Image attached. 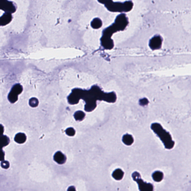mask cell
Returning a JSON list of instances; mask_svg holds the SVG:
<instances>
[{"label":"cell","mask_w":191,"mask_h":191,"mask_svg":"<svg viewBox=\"0 0 191 191\" xmlns=\"http://www.w3.org/2000/svg\"><path fill=\"white\" fill-rule=\"evenodd\" d=\"M26 137L25 134L19 133L16 135L15 141L18 143H23L26 141Z\"/></svg>","instance_id":"3"},{"label":"cell","mask_w":191,"mask_h":191,"mask_svg":"<svg viewBox=\"0 0 191 191\" xmlns=\"http://www.w3.org/2000/svg\"><path fill=\"white\" fill-rule=\"evenodd\" d=\"M162 42V40L160 36L155 37L152 39L151 41V48L153 49H159L161 47Z\"/></svg>","instance_id":"2"},{"label":"cell","mask_w":191,"mask_h":191,"mask_svg":"<svg viewBox=\"0 0 191 191\" xmlns=\"http://www.w3.org/2000/svg\"><path fill=\"white\" fill-rule=\"evenodd\" d=\"M66 134L69 136H73L75 134V131L73 128H69L66 131Z\"/></svg>","instance_id":"6"},{"label":"cell","mask_w":191,"mask_h":191,"mask_svg":"<svg viewBox=\"0 0 191 191\" xmlns=\"http://www.w3.org/2000/svg\"><path fill=\"white\" fill-rule=\"evenodd\" d=\"M29 103H30V105L31 106L35 107L38 105L39 102L37 99L35 98H32L30 100Z\"/></svg>","instance_id":"4"},{"label":"cell","mask_w":191,"mask_h":191,"mask_svg":"<svg viewBox=\"0 0 191 191\" xmlns=\"http://www.w3.org/2000/svg\"><path fill=\"white\" fill-rule=\"evenodd\" d=\"M83 113L82 112L78 111L75 113L74 117L76 120H81L83 117Z\"/></svg>","instance_id":"5"},{"label":"cell","mask_w":191,"mask_h":191,"mask_svg":"<svg viewBox=\"0 0 191 191\" xmlns=\"http://www.w3.org/2000/svg\"><path fill=\"white\" fill-rule=\"evenodd\" d=\"M23 87L19 84H17L12 88L8 95V99L12 103L16 102L18 99V95L22 92Z\"/></svg>","instance_id":"1"}]
</instances>
